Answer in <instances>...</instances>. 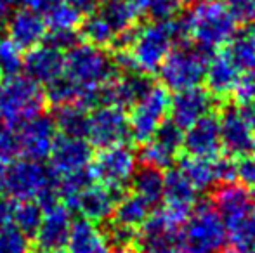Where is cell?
Returning <instances> with one entry per match:
<instances>
[{
    "label": "cell",
    "instance_id": "3",
    "mask_svg": "<svg viewBox=\"0 0 255 253\" xmlns=\"http://www.w3.org/2000/svg\"><path fill=\"white\" fill-rule=\"evenodd\" d=\"M181 23L195 45L207 52L229 44L238 26L228 3L222 0H198Z\"/></svg>",
    "mask_w": 255,
    "mask_h": 253
},
{
    "label": "cell",
    "instance_id": "41",
    "mask_svg": "<svg viewBox=\"0 0 255 253\" xmlns=\"http://www.w3.org/2000/svg\"><path fill=\"white\" fill-rule=\"evenodd\" d=\"M235 94L240 102L255 101V70H247L243 71V75H240Z\"/></svg>",
    "mask_w": 255,
    "mask_h": 253
},
{
    "label": "cell",
    "instance_id": "10",
    "mask_svg": "<svg viewBox=\"0 0 255 253\" xmlns=\"http://www.w3.org/2000/svg\"><path fill=\"white\" fill-rule=\"evenodd\" d=\"M182 222L168 208H160L149 213L139 233L135 234L139 253H167L182 247Z\"/></svg>",
    "mask_w": 255,
    "mask_h": 253
},
{
    "label": "cell",
    "instance_id": "17",
    "mask_svg": "<svg viewBox=\"0 0 255 253\" xmlns=\"http://www.w3.org/2000/svg\"><path fill=\"white\" fill-rule=\"evenodd\" d=\"M214 109V95L208 90L198 87L175 92L170 97V122L186 130L200 118L210 115Z\"/></svg>",
    "mask_w": 255,
    "mask_h": 253
},
{
    "label": "cell",
    "instance_id": "39",
    "mask_svg": "<svg viewBox=\"0 0 255 253\" xmlns=\"http://www.w3.org/2000/svg\"><path fill=\"white\" fill-rule=\"evenodd\" d=\"M44 42L66 52L68 49H71L80 42V35H78V30H47Z\"/></svg>",
    "mask_w": 255,
    "mask_h": 253
},
{
    "label": "cell",
    "instance_id": "38",
    "mask_svg": "<svg viewBox=\"0 0 255 253\" xmlns=\"http://www.w3.org/2000/svg\"><path fill=\"white\" fill-rule=\"evenodd\" d=\"M235 179L242 180V186L255 191V155H242L235 162Z\"/></svg>",
    "mask_w": 255,
    "mask_h": 253
},
{
    "label": "cell",
    "instance_id": "5",
    "mask_svg": "<svg viewBox=\"0 0 255 253\" xmlns=\"http://www.w3.org/2000/svg\"><path fill=\"white\" fill-rule=\"evenodd\" d=\"M120 70L103 47L78 42L64 52V73L80 87H103Z\"/></svg>",
    "mask_w": 255,
    "mask_h": 253
},
{
    "label": "cell",
    "instance_id": "29",
    "mask_svg": "<svg viewBox=\"0 0 255 253\" xmlns=\"http://www.w3.org/2000/svg\"><path fill=\"white\" fill-rule=\"evenodd\" d=\"M132 192L144 199L148 205H158L163 196V173L153 167L142 165V169L135 170L130 180Z\"/></svg>",
    "mask_w": 255,
    "mask_h": 253
},
{
    "label": "cell",
    "instance_id": "47",
    "mask_svg": "<svg viewBox=\"0 0 255 253\" xmlns=\"http://www.w3.org/2000/svg\"><path fill=\"white\" fill-rule=\"evenodd\" d=\"M217 253H242V252H240L238 248H235V247H233V245H231V247H228V248L222 247L221 250H219Z\"/></svg>",
    "mask_w": 255,
    "mask_h": 253
},
{
    "label": "cell",
    "instance_id": "35",
    "mask_svg": "<svg viewBox=\"0 0 255 253\" xmlns=\"http://www.w3.org/2000/svg\"><path fill=\"white\" fill-rule=\"evenodd\" d=\"M82 17L84 16L78 10H75L63 0H59L51 10L44 14L47 30H78Z\"/></svg>",
    "mask_w": 255,
    "mask_h": 253
},
{
    "label": "cell",
    "instance_id": "22",
    "mask_svg": "<svg viewBox=\"0 0 255 253\" xmlns=\"http://www.w3.org/2000/svg\"><path fill=\"white\" fill-rule=\"evenodd\" d=\"M7 37L21 49H31L42 44L47 35V24L44 16L26 9H14L5 21Z\"/></svg>",
    "mask_w": 255,
    "mask_h": 253
},
{
    "label": "cell",
    "instance_id": "20",
    "mask_svg": "<svg viewBox=\"0 0 255 253\" xmlns=\"http://www.w3.org/2000/svg\"><path fill=\"white\" fill-rule=\"evenodd\" d=\"M23 70L37 84L47 85L64 73V52L49 44H38L24 54Z\"/></svg>",
    "mask_w": 255,
    "mask_h": 253
},
{
    "label": "cell",
    "instance_id": "14",
    "mask_svg": "<svg viewBox=\"0 0 255 253\" xmlns=\"http://www.w3.org/2000/svg\"><path fill=\"white\" fill-rule=\"evenodd\" d=\"M16 132L17 142H19V155H23V158L33 160V162H44L49 158V153L57 137V128L52 116L42 113L17 127Z\"/></svg>",
    "mask_w": 255,
    "mask_h": 253
},
{
    "label": "cell",
    "instance_id": "45",
    "mask_svg": "<svg viewBox=\"0 0 255 253\" xmlns=\"http://www.w3.org/2000/svg\"><path fill=\"white\" fill-rule=\"evenodd\" d=\"M19 2L21 0H0V31L3 30L7 17L12 14V10L16 9Z\"/></svg>",
    "mask_w": 255,
    "mask_h": 253
},
{
    "label": "cell",
    "instance_id": "6",
    "mask_svg": "<svg viewBox=\"0 0 255 253\" xmlns=\"http://www.w3.org/2000/svg\"><path fill=\"white\" fill-rule=\"evenodd\" d=\"M228 241L226 227L214 205L196 203L182 222V247L188 253H217Z\"/></svg>",
    "mask_w": 255,
    "mask_h": 253
},
{
    "label": "cell",
    "instance_id": "26",
    "mask_svg": "<svg viewBox=\"0 0 255 253\" xmlns=\"http://www.w3.org/2000/svg\"><path fill=\"white\" fill-rule=\"evenodd\" d=\"M161 199L165 201V208L186 219L188 213L198 203V191L179 172V169L168 170L163 175V196H161Z\"/></svg>",
    "mask_w": 255,
    "mask_h": 253
},
{
    "label": "cell",
    "instance_id": "21",
    "mask_svg": "<svg viewBox=\"0 0 255 253\" xmlns=\"http://www.w3.org/2000/svg\"><path fill=\"white\" fill-rule=\"evenodd\" d=\"M182 148L189 156H200V158L217 156L222 148L217 116L210 113L186 128V134L182 137Z\"/></svg>",
    "mask_w": 255,
    "mask_h": 253
},
{
    "label": "cell",
    "instance_id": "46",
    "mask_svg": "<svg viewBox=\"0 0 255 253\" xmlns=\"http://www.w3.org/2000/svg\"><path fill=\"white\" fill-rule=\"evenodd\" d=\"M9 160H5L3 156H0V192L3 191V184H5V173L9 169Z\"/></svg>",
    "mask_w": 255,
    "mask_h": 253
},
{
    "label": "cell",
    "instance_id": "25",
    "mask_svg": "<svg viewBox=\"0 0 255 253\" xmlns=\"http://www.w3.org/2000/svg\"><path fill=\"white\" fill-rule=\"evenodd\" d=\"M242 70L236 66V63L231 59L228 52H219L208 58L207 70H205V78L208 92L214 97H228L235 94L236 84L240 80Z\"/></svg>",
    "mask_w": 255,
    "mask_h": 253
},
{
    "label": "cell",
    "instance_id": "1",
    "mask_svg": "<svg viewBox=\"0 0 255 253\" xmlns=\"http://www.w3.org/2000/svg\"><path fill=\"white\" fill-rule=\"evenodd\" d=\"M184 37L181 21L153 19L144 26H135L127 47L113 56L115 64L120 71L153 75Z\"/></svg>",
    "mask_w": 255,
    "mask_h": 253
},
{
    "label": "cell",
    "instance_id": "34",
    "mask_svg": "<svg viewBox=\"0 0 255 253\" xmlns=\"http://www.w3.org/2000/svg\"><path fill=\"white\" fill-rule=\"evenodd\" d=\"M44 92L47 104H51L52 108H59L64 104H77L80 87L73 80H70L66 75H61L59 78L47 84V88Z\"/></svg>",
    "mask_w": 255,
    "mask_h": 253
},
{
    "label": "cell",
    "instance_id": "42",
    "mask_svg": "<svg viewBox=\"0 0 255 253\" xmlns=\"http://www.w3.org/2000/svg\"><path fill=\"white\" fill-rule=\"evenodd\" d=\"M63 2H66L70 7H73L75 10H78L82 16H89V14L98 10L101 0H63Z\"/></svg>",
    "mask_w": 255,
    "mask_h": 253
},
{
    "label": "cell",
    "instance_id": "16",
    "mask_svg": "<svg viewBox=\"0 0 255 253\" xmlns=\"http://www.w3.org/2000/svg\"><path fill=\"white\" fill-rule=\"evenodd\" d=\"M92 158V146L85 137H68L57 134L47 158L49 170L54 177L66 175L91 167Z\"/></svg>",
    "mask_w": 255,
    "mask_h": 253
},
{
    "label": "cell",
    "instance_id": "30",
    "mask_svg": "<svg viewBox=\"0 0 255 253\" xmlns=\"http://www.w3.org/2000/svg\"><path fill=\"white\" fill-rule=\"evenodd\" d=\"M52 120L56 123L57 134L68 135V137H85L89 122V109L78 104H64L54 108Z\"/></svg>",
    "mask_w": 255,
    "mask_h": 253
},
{
    "label": "cell",
    "instance_id": "4",
    "mask_svg": "<svg viewBox=\"0 0 255 253\" xmlns=\"http://www.w3.org/2000/svg\"><path fill=\"white\" fill-rule=\"evenodd\" d=\"M45 108L44 88L26 75H10L0 84V120L5 125L21 127L42 115Z\"/></svg>",
    "mask_w": 255,
    "mask_h": 253
},
{
    "label": "cell",
    "instance_id": "7",
    "mask_svg": "<svg viewBox=\"0 0 255 253\" xmlns=\"http://www.w3.org/2000/svg\"><path fill=\"white\" fill-rule=\"evenodd\" d=\"M208 58V52L198 45H188L182 42L175 45L158 68L163 87L174 92L198 87L205 78Z\"/></svg>",
    "mask_w": 255,
    "mask_h": 253
},
{
    "label": "cell",
    "instance_id": "8",
    "mask_svg": "<svg viewBox=\"0 0 255 253\" xmlns=\"http://www.w3.org/2000/svg\"><path fill=\"white\" fill-rule=\"evenodd\" d=\"M168 113H170L168 88H165L163 85L149 84V87L134 101V104L130 106V113L127 115L130 137L139 144H144L167 122Z\"/></svg>",
    "mask_w": 255,
    "mask_h": 253
},
{
    "label": "cell",
    "instance_id": "9",
    "mask_svg": "<svg viewBox=\"0 0 255 253\" xmlns=\"http://www.w3.org/2000/svg\"><path fill=\"white\" fill-rule=\"evenodd\" d=\"M135 170H137V155L127 144L99 149L98 156L91 162V172L96 182L110 187L118 194H122L130 186Z\"/></svg>",
    "mask_w": 255,
    "mask_h": 253
},
{
    "label": "cell",
    "instance_id": "12",
    "mask_svg": "<svg viewBox=\"0 0 255 253\" xmlns=\"http://www.w3.org/2000/svg\"><path fill=\"white\" fill-rule=\"evenodd\" d=\"M54 180L49 167H44L40 162L33 160H12L5 173L3 191L14 201H26L37 199L45 187Z\"/></svg>",
    "mask_w": 255,
    "mask_h": 253
},
{
    "label": "cell",
    "instance_id": "36",
    "mask_svg": "<svg viewBox=\"0 0 255 253\" xmlns=\"http://www.w3.org/2000/svg\"><path fill=\"white\" fill-rule=\"evenodd\" d=\"M23 49L17 47L9 37L0 35V70L5 77L17 75L23 70Z\"/></svg>",
    "mask_w": 255,
    "mask_h": 253
},
{
    "label": "cell",
    "instance_id": "40",
    "mask_svg": "<svg viewBox=\"0 0 255 253\" xmlns=\"http://www.w3.org/2000/svg\"><path fill=\"white\" fill-rule=\"evenodd\" d=\"M236 23L250 24L255 21V0H226Z\"/></svg>",
    "mask_w": 255,
    "mask_h": 253
},
{
    "label": "cell",
    "instance_id": "15",
    "mask_svg": "<svg viewBox=\"0 0 255 253\" xmlns=\"http://www.w3.org/2000/svg\"><path fill=\"white\" fill-rule=\"evenodd\" d=\"M182 137H184L182 128L174 125L172 122H165L154 132L153 137L142 144L139 160L146 167H153L158 170L168 169L181 153Z\"/></svg>",
    "mask_w": 255,
    "mask_h": 253
},
{
    "label": "cell",
    "instance_id": "44",
    "mask_svg": "<svg viewBox=\"0 0 255 253\" xmlns=\"http://www.w3.org/2000/svg\"><path fill=\"white\" fill-rule=\"evenodd\" d=\"M21 2H23V7H26V9L44 16V14L47 12V10H51L59 0H21Z\"/></svg>",
    "mask_w": 255,
    "mask_h": 253
},
{
    "label": "cell",
    "instance_id": "32",
    "mask_svg": "<svg viewBox=\"0 0 255 253\" xmlns=\"http://www.w3.org/2000/svg\"><path fill=\"white\" fill-rule=\"evenodd\" d=\"M228 54L242 71L255 70V26L247 28L242 33H235L229 40Z\"/></svg>",
    "mask_w": 255,
    "mask_h": 253
},
{
    "label": "cell",
    "instance_id": "43",
    "mask_svg": "<svg viewBox=\"0 0 255 253\" xmlns=\"http://www.w3.org/2000/svg\"><path fill=\"white\" fill-rule=\"evenodd\" d=\"M14 199L5 196L0 198V227L12 224V212H14Z\"/></svg>",
    "mask_w": 255,
    "mask_h": 253
},
{
    "label": "cell",
    "instance_id": "24",
    "mask_svg": "<svg viewBox=\"0 0 255 253\" xmlns=\"http://www.w3.org/2000/svg\"><path fill=\"white\" fill-rule=\"evenodd\" d=\"M71 212L64 203L44 210L40 227L35 234V243L37 248L44 252H54L64 248L71 227Z\"/></svg>",
    "mask_w": 255,
    "mask_h": 253
},
{
    "label": "cell",
    "instance_id": "52",
    "mask_svg": "<svg viewBox=\"0 0 255 253\" xmlns=\"http://www.w3.org/2000/svg\"><path fill=\"white\" fill-rule=\"evenodd\" d=\"M3 77V73H2V70H0V78H2Z\"/></svg>",
    "mask_w": 255,
    "mask_h": 253
},
{
    "label": "cell",
    "instance_id": "23",
    "mask_svg": "<svg viewBox=\"0 0 255 253\" xmlns=\"http://www.w3.org/2000/svg\"><path fill=\"white\" fill-rule=\"evenodd\" d=\"M96 12L101 14L111 30L117 33V40L113 44L115 51L127 47L132 31L135 30L137 19L141 16L134 3L130 0H101Z\"/></svg>",
    "mask_w": 255,
    "mask_h": 253
},
{
    "label": "cell",
    "instance_id": "50",
    "mask_svg": "<svg viewBox=\"0 0 255 253\" xmlns=\"http://www.w3.org/2000/svg\"><path fill=\"white\" fill-rule=\"evenodd\" d=\"M49 253H68V252H64L63 248H61V250H54V252H49Z\"/></svg>",
    "mask_w": 255,
    "mask_h": 253
},
{
    "label": "cell",
    "instance_id": "28",
    "mask_svg": "<svg viewBox=\"0 0 255 253\" xmlns=\"http://www.w3.org/2000/svg\"><path fill=\"white\" fill-rule=\"evenodd\" d=\"M149 213H151V205H148L144 199L139 198L134 192H128V194L118 198L113 215H111L113 219L111 224L130 231H137L148 219Z\"/></svg>",
    "mask_w": 255,
    "mask_h": 253
},
{
    "label": "cell",
    "instance_id": "37",
    "mask_svg": "<svg viewBox=\"0 0 255 253\" xmlns=\"http://www.w3.org/2000/svg\"><path fill=\"white\" fill-rule=\"evenodd\" d=\"M30 238L23 234L14 224L0 227V253H28Z\"/></svg>",
    "mask_w": 255,
    "mask_h": 253
},
{
    "label": "cell",
    "instance_id": "11",
    "mask_svg": "<svg viewBox=\"0 0 255 253\" xmlns=\"http://www.w3.org/2000/svg\"><path fill=\"white\" fill-rule=\"evenodd\" d=\"M85 139L92 148L98 149L127 144L130 139V128L125 109L113 104H99L92 108V111H89Z\"/></svg>",
    "mask_w": 255,
    "mask_h": 253
},
{
    "label": "cell",
    "instance_id": "33",
    "mask_svg": "<svg viewBox=\"0 0 255 253\" xmlns=\"http://www.w3.org/2000/svg\"><path fill=\"white\" fill-rule=\"evenodd\" d=\"M42 217H44V210L35 199L14 203L12 224L28 238H35L38 227H40Z\"/></svg>",
    "mask_w": 255,
    "mask_h": 253
},
{
    "label": "cell",
    "instance_id": "51",
    "mask_svg": "<svg viewBox=\"0 0 255 253\" xmlns=\"http://www.w3.org/2000/svg\"><path fill=\"white\" fill-rule=\"evenodd\" d=\"M252 149L255 151V135H254V142H252Z\"/></svg>",
    "mask_w": 255,
    "mask_h": 253
},
{
    "label": "cell",
    "instance_id": "18",
    "mask_svg": "<svg viewBox=\"0 0 255 253\" xmlns=\"http://www.w3.org/2000/svg\"><path fill=\"white\" fill-rule=\"evenodd\" d=\"M221 144L231 156H242L252 149L255 128L243 116L240 108H226L219 118Z\"/></svg>",
    "mask_w": 255,
    "mask_h": 253
},
{
    "label": "cell",
    "instance_id": "48",
    "mask_svg": "<svg viewBox=\"0 0 255 253\" xmlns=\"http://www.w3.org/2000/svg\"><path fill=\"white\" fill-rule=\"evenodd\" d=\"M167 253H188V252H186L184 247H181V248H175V250H170V252H167Z\"/></svg>",
    "mask_w": 255,
    "mask_h": 253
},
{
    "label": "cell",
    "instance_id": "13",
    "mask_svg": "<svg viewBox=\"0 0 255 253\" xmlns=\"http://www.w3.org/2000/svg\"><path fill=\"white\" fill-rule=\"evenodd\" d=\"M179 172L195 186L196 191H207L208 187L222 182H235V160L231 156L200 158L188 156L179 165Z\"/></svg>",
    "mask_w": 255,
    "mask_h": 253
},
{
    "label": "cell",
    "instance_id": "49",
    "mask_svg": "<svg viewBox=\"0 0 255 253\" xmlns=\"http://www.w3.org/2000/svg\"><path fill=\"white\" fill-rule=\"evenodd\" d=\"M28 253H49V252H44V250H40V248H35V250H31L30 248V252Z\"/></svg>",
    "mask_w": 255,
    "mask_h": 253
},
{
    "label": "cell",
    "instance_id": "31",
    "mask_svg": "<svg viewBox=\"0 0 255 253\" xmlns=\"http://www.w3.org/2000/svg\"><path fill=\"white\" fill-rule=\"evenodd\" d=\"M78 35L82 42L98 45V47H113L117 40V33L111 30L110 24L104 21V17L98 12L89 14L87 17H82V23L78 26Z\"/></svg>",
    "mask_w": 255,
    "mask_h": 253
},
{
    "label": "cell",
    "instance_id": "19",
    "mask_svg": "<svg viewBox=\"0 0 255 253\" xmlns=\"http://www.w3.org/2000/svg\"><path fill=\"white\" fill-rule=\"evenodd\" d=\"M118 198H120L118 192L111 191L110 187L99 182H92L73 199V203L70 205V212H78L84 219L101 224L111 219Z\"/></svg>",
    "mask_w": 255,
    "mask_h": 253
},
{
    "label": "cell",
    "instance_id": "27",
    "mask_svg": "<svg viewBox=\"0 0 255 253\" xmlns=\"http://www.w3.org/2000/svg\"><path fill=\"white\" fill-rule=\"evenodd\" d=\"M68 253H111L106 233L96 222L80 217L73 220L66 240Z\"/></svg>",
    "mask_w": 255,
    "mask_h": 253
},
{
    "label": "cell",
    "instance_id": "2",
    "mask_svg": "<svg viewBox=\"0 0 255 253\" xmlns=\"http://www.w3.org/2000/svg\"><path fill=\"white\" fill-rule=\"evenodd\" d=\"M214 206L233 247L242 253H255V191L226 182L215 191Z\"/></svg>",
    "mask_w": 255,
    "mask_h": 253
}]
</instances>
